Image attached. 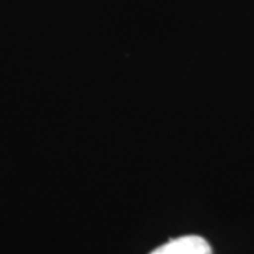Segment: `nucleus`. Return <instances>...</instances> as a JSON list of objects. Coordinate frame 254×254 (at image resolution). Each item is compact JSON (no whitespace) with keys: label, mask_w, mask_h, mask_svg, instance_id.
Wrapping results in <instances>:
<instances>
[{"label":"nucleus","mask_w":254,"mask_h":254,"mask_svg":"<svg viewBox=\"0 0 254 254\" xmlns=\"http://www.w3.org/2000/svg\"><path fill=\"white\" fill-rule=\"evenodd\" d=\"M151 254H212V249L202 237L184 236L165 243Z\"/></svg>","instance_id":"1"}]
</instances>
